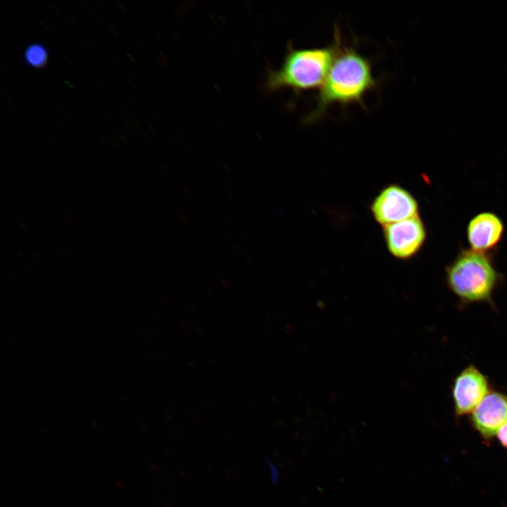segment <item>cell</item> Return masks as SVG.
I'll return each instance as SVG.
<instances>
[{
  "instance_id": "6da1fadb",
  "label": "cell",
  "mask_w": 507,
  "mask_h": 507,
  "mask_svg": "<svg viewBox=\"0 0 507 507\" xmlns=\"http://www.w3.org/2000/svg\"><path fill=\"white\" fill-rule=\"evenodd\" d=\"M378 84L371 61L353 46H342L316 96L315 106L303 122H317L334 104L342 108L358 104L364 108V96Z\"/></svg>"
},
{
  "instance_id": "7a4b0ae2",
  "label": "cell",
  "mask_w": 507,
  "mask_h": 507,
  "mask_svg": "<svg viewBox=\"0 0 507 507\" xmlns=\"http://www.w3.org/2000/svg\"><path fill=\"white\" fill-rule=\"evenodd\" d=\"M342 46L337 28L334 40L325 46L297 49L289 42L280 67L268 66L264 82L267 92L289 89L294 95L318 88L325 78Z\"/></svg>"
},
{
  "instance_id": "3957f363",
  "label": "cell",
  "mask_w": 507,
  "mask_h": 507,
  "mask_svg": "<svg viewBox=\"0 0 507 507\" xmlns=\"http://www.w3.org/2000/svg\"><path fill=\"white\" fill-rule=\"evenodd\" d=\"M499 276L489 258L474 250H464L446 269L451 290L461 299L485 301L491 299Z\"/></svg>"
},
{
  "instance_id": "277c9868",
  "label": "cell",
  "mask_w": 507,
  "mask_h": 507,
  "mask_svg": "<svg viewBox=\"0 0 507 507\" xmlns=\"http://www.w3.org/2000/svg\"><path fill=\"white\" fill-rule=\"evenodd\" d=\"M370 208L374 219L383 227L417 216L419 210L415 198L396 184L384 187Z\"/></svg>"
},
{
  "instance_id": "5b68a950",
  "label": "cell",
  "mask_w": 507,
  "mask_h": 507,
  "mask_svg": "<svg viewBox=\"0 0 507 507\" xmlns=\"http://www.w3.org/2000/svg\"><path fill=\"white\" fill-rule=\"evenodd\" d=\"M383 234L389 252L401 260L416 255L426 239V230L419 215L383 227Z\"/></svg>"
},
{
  "instance_id": "8992f818",
  "label": "cell",
  "mask_w": 507,
  "mask_h": 507,
  "mask_svg": "<svg viewBox=\"0 0 507 507\" xmlns=\"http://www.w3.org/2000/svg\"><path fill=\"white\" fill-rule=\"evenodd\" d=\"M485 376L474 365L463 369L456 377L452 389L455 411L458 415L472 412L488 394Z\"/></svg>"
},
{
  "instance_id": "52a82bcc",
  "label": "cell",
  "mask_w": 507,
  "mask_h": 507,
  "mask_svg": "<svg viewBox=\"0 0 507 507\" xmlns=\"http://www.w3.org/2000/svg\"><path fill=\"white\" fill-rule=\"evenodd\" d=\"M507 421V396L493 392L482 400L472 412L475 428L485 439H490Z\"/></svg>"
},
{
  "instance_id": "ba28073f",
  "label": "cell",
  "mask_w": 507,
  "mask_h": 507,
  "mask_svg": "<svg viewBox=\"0 0 507 507\" xmlns=\"http://www.w3.org/2000/svg\"><path fill=\"white\" fill-rule=\"evenodd\" d=\"M504 227L501 218L491 212L474 216L467 227L469 244L475 251L484 253L494 248L501 241Z\"/></svg>"
},
{
  "instance_id": "9c48e42d",
  "label": "cell",
  "mask_w": 507,
  "mask_h": 507,
  "mask_svg": "<svg viewBox=\"0 0 507 507\" xmlns=\"http://www.w3.org/2000/svg\"><path fill=\"white\" fill-rule=\"evenodd\" d=\"M23 61L30 68L37 69L44 68L49 61L46 46L40 42L29 44L24 51Z\"/></svg>"
},
{
  "instance_id": "30bf717a",
  "label": "cell",
  "mask_w": 507,
  "mask_h": 507,
  "mask_svg": "<svg viewBox=\"0 0 507 507\" xmlns=\"http://www.w3.org/2000/svg\"><path fill=\"white\" fill-rule=\"evenodd\" d=\"M496 435L501 444L507 447V421L499 428Z\"/></svg>"
}]
</instances>
